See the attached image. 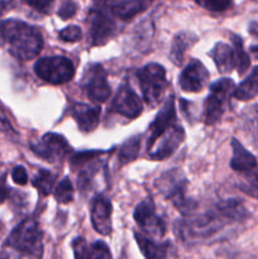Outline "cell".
<instances>
[{
    "label": "cell",
    "instance_id": "obj_1",
    "mask_svg": "<svg viewBox=\"0 0 258 259\" xmlns=\"http://www.w3.org/2000/svg\"><path fill=\"white\" fill-rule=\"evenodd\" d=\"M249 211L242 200L228 199L220 201L211 210L202 214H191L177 222L176 234L185 243H199L218 234L227 225L243 223Z\"/></svg>",
    "mask_w": 258,
    "mask_h": 259
},
{
    "label": "cell",
    "instance_id": "obj_2",
    "mask_svg": "<svg viewBox=\"0 0 258 259\" xmlns=\"http://www.w3.org/2000/svg\"><path fill=\"white\" fill-rule=\"evenodd\" d=\"M3 46H8L9 53L17 60H33L43 48L42 33L19 19L0 20V47Z\"/></svg>",
    "mask_w": 258,
    "mask_h": 259
},
{
    "label": "cell",
    "instance_id": "obj_3",
    "mask_svg": "<svg viewBox=\"0 0 258 259\" xmlns=\"http://www.w3.org/2000/svg\"><path fill=\"white\" fill-rule=\"evenodd\" d=\"M187 186H189L187 179L181 169L177 168L166 171L156 181V187L159 192L167 200H169L174 206L180 212H182L184 217L194 214V210L197 207V202L186 196Z\"/></svg>",
    "mask_w": 258,
    "mask_h": 259
},
{
    "label": "cell",
    "instance_id": "obj_4",
    "mask_svg": "<svg viewBox=\"0 0 258 259\" xmlns=\"http://www.w3.org/2000/svg\"><path fill=\"white\" fill-rule=\"evenodd\" d=\"M8 247L19 253L40 259L43 255V233L34 219H25L10 233Z\"/></svg>",
    "mask_w": 258,
    "mask_h": 259
},
{
    "label": "cell",
    "instance_id": "obj_5",
    "mask_svg": "<svg viewBox=\"0 0 258 259\" xmlns=\"http://www.w3.org/2000/svg\"><path fill=\"white\" fill-rule=\"evenodd\" d=\"M232 47L227 43H217L210 52V56L214 60L219 72L228 73L237 68L239 75H243L249 68L250 60L243 48L242 38L232 34Z\"/></svg>",
    "mask_w": 258,
    "mask_h": 259
},
{
    "label": "cell",
    "instance_id": "obj_6",
    "mask_svg": "<svg viewBox=\"0 0 258 259\" xmlns=\"http://www.w3.org/2000/svg\"><path fill=\"white\" fill-rule=\"evenodd\" d=\"M142 95L151 108H156L167 89L166 70L158 63H148L137 72Z\"/></svg>",
    "mask_w": 258,
    "mask_h": 259
},
{
    "label": "cell",
    "instance_id": "obj_7",
    "mask_svg": "<svg viewBox=\"0 0 258 259\" xmlns=\"http://www.w3.org/2000/svg\"><path fill=\"white\" fill-rule=\"evenodd\" d=\"M34 71L38 77L53 85L68 82L75 76V66L63 56L40 58L35 62Z\"/></svg>",
    "mask_w": 258,
    "mask_h": 259
},
{
    "label": "cell",
    "instance_id": "obj_8",
    "mask_svg": "<svg viewBox=\"0 0 258 259\" xmlns=\"http://www.w3.org/2000/svg\"><path fill=\"white\" fill-rule=\"evenodd\" d=\"M210 91L204 105V123L206 125L220 120L230 94L234 93V82L230 78H222L210 86Z\"/></svg>",
    "mask_w": 258,
    "mask_h": 259
},
{
    "label": "cell",
    "instance_id": "obj_9",
    "mask_svg": "<svg viewBox=\"0 0 258 259\" xmlns=\"http://www.w3.org/2000/svg\"><path fill=\"white\" fill-rule=\"evenodd\" d=\"M81 86L94 103H105L111 93L106 71L100 63H91L86 67L81 78Z\"/></svg>",
    "mask_w": 258,
    "mask_h": 259
},
{
    "label": "cell",
    "instance_id": "obj_10",
    "mask_svg": "<svg viewBox=\"0 0 258 259\" xmlns=\"http://www.w3.org/2000/svg\"><path fill=\"white\" fill-rule=\"evenodd\" d=\"M133 217L142 232L151 235L149 237L151 239L162 238L166 233V225L163 220L157 215L156 206L151 197H147L137 205Z\"/></svg>",
    "mask_w": 258,
    "mask_h": 259
},
{
    "label": "cell",
    "instance_id": "obj_11",
    "mask_svg": "<svg viewBox=\"0 0 258 259\" xmlns=\"http://www.w3.org/2000/svg\"><path fill=\"white\" fill-rule=\"evenodd\" d=\"M94 8L89 13V28H90V42L93 46H101L108 42L116 33V24L110 17L109 13L100 5Z\"/></svg>",
    "mask_w": 258,
    "mask_h": 259
},
{
    "label": "cell",
    "instance_id": "obj_12",
    "mask_svg": "<svg viewBox=\"0 0 258 259\" xmlns=\"http://www.w3.org/2000/svg\"><path fill=\"white\" fill-rule=\"evenodd\" d=\"M32 151L40 158L50 162L62 161L71 152L70 144L60 134L47 133L39 142L30 146Z\"/></svg>",
    "mask_w": 258,
    "mask_h": 259
},
{
    "label": "cell",
    "instance_id": "obj_13",
    "mask_svg": "<svg viewBox=\"0 0 258 259\" xmlns=\"http://www.w3.org/2000/svg\"><path fill=\"white\" fill-rule=\"evenodd\" d=\"M174 125H176V108H175V98L169 96L166 103L162 105L161 110L154 118L153 123L149 126V138L147 141L148 153L152 151L156 142Z\"/></svg>",
    "mask_w": 258,
    "mask_h": 259
},
{
    "label": "cell",
    "instance_id": "obj_14",
    "mask_svg": "<svg viewBox=\"0 0 258 259\" xmlns=\"http://www.w3.org/2000/svg\"><path fill=\"white\" fill-rule=\"evenodd\" d=\"M111 110L132 120L141 115L143 110V104L139 96L134 93L133 89L128 83H123L114 98Z\"/></svg>",
    "mask_w": 258,
    "mask_h": 259
},
{
    "label": "cell",
    "instance_id": "obj_15",
    "mask_svg": "<svg viewBox=\"0 0 258 259\" xmlns=\"http://www.w3.org/2000/svg\"><path fill=\"white\" fill-rule=\"evenodd\" d=\"M209 72L200 61L192 60L179 77V85L186 93H199L206 86Z\"/></svg>",
    "mask_w": 258,
    "mask_h": 259
},
{
    "label": "cell",
    "instance_id": "obj_16",
    "mask_svg": "<svg viewBox=\"0 0 258 259\" xmlns=\"http://www.w3.org/2000/svg\"><path fill=\"white\" fill-rule=\"evenodd\" d=\"M111 202L106 197L98 196L91 204V223L94 229L101 235H109L113 230L111 225Z\"/></svg>",
    "mask_w": 258,
    "mask_h": 259
},
{
    "label": "cell",
    "instance_id": "obj_17",
    "mask_svg": "<svg viewBox=\"0 0 258 259\" xmlns=\"http://www.w3.org/2000/svg\"><path fill=\"white\" fill-rule=\"evenodd\" d=\"M138 247L141 252L143 253L146 259H175L176 258V249L171 242L157 243L151 238L136 233L134 234Z\"/></svg>",
    "mask_w": 258,
    "mask_h": 259
},
{
    "label": "cell",
    "instance_id": "obj_18",
    "mask_svg": "<svg viewBox=\"0 0 258 259\" xmlns=\"http://www.w3.org/2000/svg\"><path fill=\"white\" fill-rule=\"evenodd\" d=\"M185 139V131L182 126L174 125L171 129L166 132L163 136L159 138V146L157 147L156 151L152 152L149 154L152 159H157V161H162V159L167 158L171 154L176 152L180 144L184 142Z\"/></svg>",
    "mask_w": 258,
    "mask_h": 259
},
{
    "label": "cell",
    "instance_id": "obj_19",
    "mask_svg": "<svg viewBox=\"0 0 258 259\" xmlns=\"http://www.w3.org/2000/svg\"><path fill=\"white\" fill-rule=\"evenodd\" d=\"M71 115L77 123L78 129L83 133L95 131L100 119V108L91 106L88 104H75L71 109Z\"/></svg>",
    "mask_w": 258,
    "mask_h": 259
},
{
    "label": "cell",
    "instance_id": "obj_20",
    "mask_svg": "<svg viewBox=\"0 0 258 259\" xmlns=\"http://www.w3.org/2000/svg\"><path fill=\"white\" fill-rule=\"evenodd\" d=\"M75 259H113L110 249L104 242L89 244L83 238H76L72 242Z\"/></svg>",
    "mask_w": 258,
    "mask_h": 259
},
{
    "label": "cell",
    "instance_id": "obj_21",
    "mask_svg": "<svg viewBox=\"0 0 258 259\" xmlns=\"http://www.w3.org/2000/svg\"><path fill=\"white\" fill-rule=\"evenodd\" d=\"M101 8L121 20H129L149 7L148 2H106L100 3Z\"/></svg>",
    "mask_w": 258,
    "mask_h": 259
},
{
    "label": "cell",
    "instance_id": "obj_22",
    "mask_svg": "<svg viewBox=\"0 0 258 259\" xmlns=\"http://www.w3.org/2000/svg\"><path fill=\"white\" fill-rule=\"evenodd\" d=\"M232 149L233 157L230 159V167L234 171L240 172V174H248L253 171L257 167V159L250 152H248L240 142L237 139H232Z\"/></svg>",
    "mask_w": 258,
    "mask_h": 259
},
{
    "label": "cell",
    "instance_id": "obj_23",
    "mask_svg": "<svg viewBox=\"0 0 258 259\" xmlns=\"http://www.w3.org/2000/svg\"><path fill=\"white\" fill-rule=\"evenodd\" d=\"M197 40V37L190 32H180L175 35L174 40H172L171 46V57L172 62L176 66H180L184 61L185 53H186L187 48L191 47L195 42Z\"/></svg>",
    "mask_w": 258,
    "mask_h": 259
},
{
    "label": "cell",
    "instance_id": "obj_24",
    "mask_svg": "<svg viewBox=\"0 0 258 259\" xmlns=\"http://www.w3.org/2000/svg\"><path fill=\"white\" fill-rule=\"evenodd\" d=\"M243 131L250 141V143L258 148V105L245 109L242 116Z\"/></svg>",
    "mask_w": 258,
    "mask_h": 259
},
{
    "label": "cell",
    "instance_id": "obj_25",
    "mask_svg": "<svg viewBox=\"0 0 258 259\" xmlns=\"http://www.w3.org/2000/svg\"><path fill=\"white\" fill-rule=\"evenodd\" d=\"M258 95V66L252 70L247 78L238 86L233 96L238 100L248 101Z\"/></svg>",
    "mask_w": 258,
    "mask_h": 259
},
{
    "label": "cell",
    "instance_id": "obj_26",
    "mask_svg": "<svg viewBox=\"0 0 258 259\" xmlns=\"http://www.w3.org/2000/svg\"><path fill=\"white\" fill-rule=\"evenodd\" d=\"M139 149H141V136H136L126 141L119 151L118 159L120 164H125L128 162L134 161L138 157Z\"/></svg>",
    "mask_w": 258,
    "mask_h": 259
},
{
    "label": "cell",
    "instance_id": "obj_27",
    "mask_svg": "<svg viewBox=\"0 0 258 259\" xmlns=\"http://www.w3.org/2000/svg\"><path fill=\"white\" fill-rule=\"evenodd\" d=\"M56 176L53 174H51L47 169H39L37 175L33 179L32 184L43 196H48L52 191L53 184H55Z\"/></svg>",
    "mask_w": 258,
    "mask_h": 259
},
{
    "label": "cell",
    "instance_id": "obj_28",
    "mask_svg": "<svg viewBox=\"0 0 258 259\" xmlns=\"http://www.w3.org/2000/svg\"><path fill=\"white\" fill-rule=\"evenodd\" d=\"M239 189L248 196L258 200V166L253 171L244 174V177L239 184Z\"/></svg>",
    "mask_w": 258,
    "mask_h": 259
},
{
    "label": "cell",
    "instance_id": "obj_29",
    "mask_svg": "<svg viewBox=\"0 0 258 259\" xmlns=\"http://www.w3.org/2000/svg\"><path fill=\"white\" fill-rule=\"evenodd\" d=\"M55 199L60 204H68L73 200V186L67 177H65L55 189Z\"/></svg>",
    "mask_w": 258,
    "mask_h": 259
},
{
    "label": "cell",
    "instance_id": "obj_30",
    "mask_svg": "<svg viewBox=\"0 0 258 259\" xmlns=\"http://www.w3.org/2000/svg\"><path fill=\"white\" fill-rule=\"evenodd\" d=\"M81 37H82V32L77 25H68L67 28L60 32V38L63 42H77L81 39Z\"/></svg>",
    "mask_w": 258,
    "mask_h": 259
},
{
    "label": "cell",
    "instance_id": "obj_31",
    "mask_svg": "<svg viewBox=\"0 0 258 259\" xmlns=\"http://www.w3.org/2000/svg\"><path fill=\"white\" fill-rule=\"evenodd\" d=\"M196 4L210 12H224L233 5L230 2H214V0L212 2H196Z\"/></svg>",
    "mask_w": 258,
    "mask_h": 259
},
{
    "label": "cell",
    "instance_id": "obj_32",
    "mask_svg": "<svg viewBox=\"0 0 258 259\" xmlns=\"http://www.w3.org/2000/svg\"><path fill=\"white\" fill-rule=\"evenodd\" d=\"M76 12H77V4L73 2H66L61 5L60 9H58L57 14H58V17L66 20V19H70V18H72L73 15L76 14Z\"/></svg>",
    "mask_w": 258,
    "mask_h": 259
},
{
    "label": "cell",
    "instance_id": "obj_33",
    "mask_svg": "<svg viewBox=\"0 0 258 259\" xmlns=\"http://www.w3.org/2000/svg\"><path fill=\"white\" fill-rule=\"evenodd\" d=\"M12 179L15 184L18 185H25L28 182V175L27 171L23 166H17L12 172Z\"/></svg>",
    "mask_w": 258,
    "mask_h": 259
},
{
    "label": "cell",
    "instance_id": "obj_34",
    "mask_svg": "<svg viewBox=\"0 0 258 259\" xmlns=\"http://www.w3.org/2000/svg\"><path fill=\"white\" fill-rule=\"evenodd\" d=\"M53 2H29L28 3V5L32 8H34L37 12H40V13H45V14H47L48 12H50V8L52 7Z\"/></svg>",
    "mask_w": 258,
    "mask_h": 259
},
{
    "label": "cell",
    "instance_id": "obj_35",
    "mask_svg": "<svg viewBox=\"0 0 258 259\" xmlns=\"http://www.w3.org/2000/svg\"><path fill=\"white\" fill-rule=\"evenodd\" d=\"M8 195H9V187L7 186L5 182V176L0 177V204L7 200Z\"/></svg>",
    "mask_w": 258,
    "mask_h": 259
},
{
    "label": "cell",
    "instance_id": "obj_36",
    "mask_svg": "<svg viewBox=\"0 0 258 259\" xmlns=\"http://www.w3.org/2000/svg\"><path fill=\"white\" fill-rule=\"evenodd\" d=\"M12 3H7V2H0V15L4 14L10 7H12Z\"/></svg>",
    "mask_w": 258,
    "mask_h": 259
},
{
    "label": "cell",
    "instance_id": "obj_37",
    "mask_svg": "<svg viewBox=\"0 0 258 259\" xmlns=\"http://www.w3.org/2000/svg\"><path fill=\"white\" fill-rule=\"evenodd\" d=\"M250 51H252L255 56H258V43L257 45H253L252 47H250Z\"/></svg>",
    "mask_w": 258,
    "mask_h": 259
}]
</instances>
